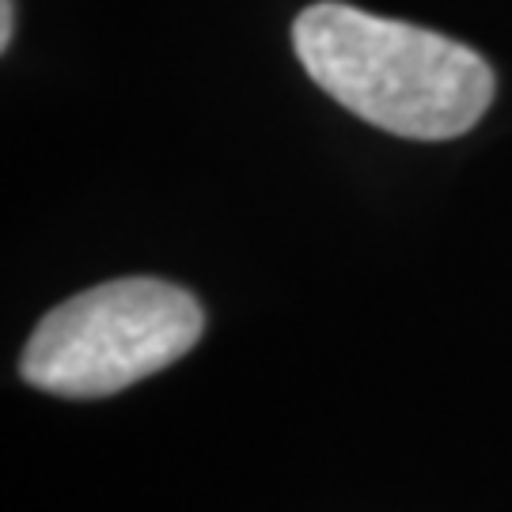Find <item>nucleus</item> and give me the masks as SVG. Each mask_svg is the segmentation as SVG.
<instances>
[{
	"label": "nucleus",
	"instance_id": "nucleus-1",
	"mask_svg": "<svg viewBox=\"0 0 512 512\" xmlns=\"http://www.w3.org/2000/svg\"><path fill=\"white\" fill-rule=\"evenodd\" d=\"M293 46L330 99L410 141L459 137L494 99V73L471 46L342 0L304 8Z\"/></svg>",
	"mask_w": 512,
	"mask_h": 512
},
{
	"label": "nucleus",
	"instance_id": "nucleus-2",
	"mask_svg": "<svg viewBox=\"0 0 512 512\" xmlns=\"http://www.w3.org/2000/svg\"><path fill=\"white\" fill-rule=\"evenodd\" d=\"M198 296L160 277H118L46 311L19 357L23 380L61 399H103L198 346Z\"/></svg>",
	"mask_w": 512,
	"mask_h": 512
},
{
	"label": "nucleus",
	"instance_id": "nucleus-3",
	"mask_svg": "<svg viewBox=\"0 0 512 512\" xmlns=\"http://www.w3.org/2000/svg\"><path fill=\"white\" fill-rule=\"evenodd\" d=\"M12 31H16V0H0V46H12Z\"/></svg>",
	"mask_w": 512,
	"mask_h": 512
}]
</instances>
